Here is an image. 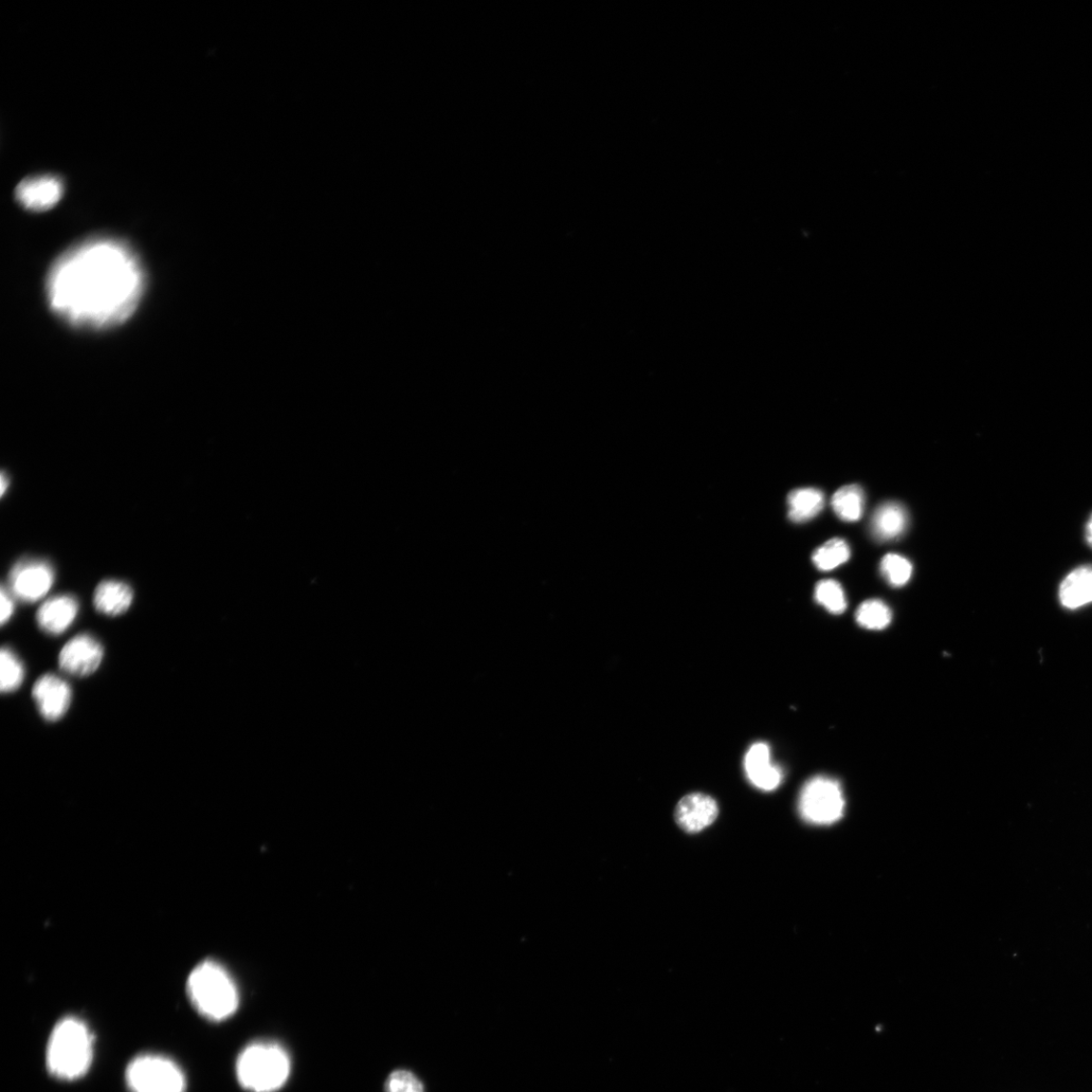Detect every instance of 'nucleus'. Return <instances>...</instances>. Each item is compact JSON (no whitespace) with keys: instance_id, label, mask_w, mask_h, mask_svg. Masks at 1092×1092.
Here are the masks:
<instances>
[{"instance_id":"f257e3e1","label":"nucleus","mask_w":1092,"mask_h":1092,"mask_svg":"<svg viewBox=\"0 0 1092 1092\" xmlns=\"http://www.w3.org/2000/svg\"><path fill=\"white\" fill-rule=\"evenodd\" d=\"M51 308L68 324L106 330L136 311L145 289V273L129 245L99 237L65 251L47 280Z\"/></svg>"},{"instance_id":"f03ea898","label":"nucleus","mask_w":1092,"mask_h":1092,"mask_svg":"<svg viewBox=\"0 0 1092 1092\" xmlns=\"http://www.w3.org/2000/svg\"><path fill=\"white\" fill-rule=\"evenodd\" d=\"M94 1059V1035L80 1018L68 1016L53 1029L46 1051L51 1076L64 1081L85 1076Z\"/></svg>"},{"instance_id":"7ed1b4c3","label":"nucleus","mask_w":1092,"mask_h":1092,"mask_svg":"<svg viewBox=\"0 0 1092 1092\" xmlns=\"http://www.w3.org/2000/svg\"><path fill=\"white\" fill-rule=\"evenodd\" d=\"M187 990L196 1012L212 1022L225 1021L239 1007L234 979L221 964L213 960L197 965L188 979Z\"/></svg>"},{"instance_id":"20e7f679","label":"nucleus","mask_w":1092,"mask_h":1092,"mask_svg":"<svg viewBox=\"0 0 1092 1092\" xmlns=\"http://www.w3.org/2000/svg\"><path fill=\"white\" fill-rule=\"evenodd\" d=\"M289 1073L286 1050L271 1041L250 1043L236 1063L237 1080L251 1092H276L285 1084Z\"/></svg>"},{"instance_id":"39448f33","label":"nucleus","mask_w":1092,"mask_h":1092,"mask_svg":"<svg viewBox=\"0 0 1092 1092\" xmlns=\"http://www.w3.org/2000/svg\"><path fill=\"white\" fill-rule=\"evenodd\" d=\"M125 1082L132 1092H186L187 1081L180 1067L160 1055L145 1054L125 1070Z\"/></svg>"},{"instance_id":"423d86ee","label":"nucleus","mask_w":1092,"mask_h":1092,"mask_svg":"<svg viewBox=\"0 0 1092 1092\" xmlns=\"http://www.w3.org/2000/svg\"><path fill=\"white\" fill-rule=\"evenodd\" d=\"M846 801L840 783L829 777L810 779L799 799L801 816L809 824L829 826L840 821Z\"/></svg>"},{"instance_id":"0eeeda50","label":"nucleus","mask_w":1092,"mask_h":1092,"mask_svg":"<svg viewBox=\"0 0 1092 1092\" xmlns=\"http://www.w3.org/2000/svg\"><path fill=\"white\" fill-rule=\"evenodd\" d=\"M54 571L43 560L28 559L15 564L11 572L10 585L12 594L25 603L42 599L54 584Z\"/></svg>"},{"instance_id":"6e6552de","label":"nucleus","mask_w":1092,"mask_h":1092,"mask_svg":"<svg viewBox=\"0 0 1092 1092\" xmlns=\"http://www.w3.org/2000/svg\"><path fill=\"white\" fill-rule=\"evenodd\" d=\"M103 648L94 636L80 634L73 637L59 653L61 670L71 676L87 677L102 665Z\"/></svg>"},{"instance_id":"1a4fd4ad","label":"nucleus","mask_w":1092,"mask_h":1092,"mask_svg":"<svg viewBox=\"0 0 1092 1092\" xmlns=\"http://www.w3.org/2000/svg\"><path fill=\"white\" fill-rule=\"evenodd\" d=\"M63 194V181L52 175L26 178L15 191L17 202L25 209L34 212L53 209L60 202Z\"/></svg>"},{"instance_id":"9d476101","label":"nucleus","mask_w":1092,"mask_h":1092,"mask_svg":"<svg viewBox=\"0 0 1092 1092\" xmlns=\"http://www.w3.org/2000/svg\"><path fill=\"white\" fill-rule=\"evenodd\" d=\"M33 698L44 719L57 721L68 712L72 691L63 679L48 673L34 683Z\"/></svg>"},{"instance_id":"9b49d317","label":"nucleus","mask_w":1092,"mask_h":1092,"mask_svg":"<svg viewBox=\"0 0 1092 1092\" xmlns=\"http://www.w3.org/2000/svg\"><path fill=\"white\" fill-rule=\"evenodd\" d=\"M717 815V801L703 793L685 796L675 810L676 823L683 830L690 833L699 832L712 826Z\"/></svg>"},{"instance_id":"f8f14e48","label":"nucleus","mask_w":1092,"mask_h":1092,"mask_svg":"<svg viewBox=\"0 0 1092 1092\" xmlns=\"http://www.w3.org/2000/svg\"><path fill=\"white\" fill-rule=\"evenodd\" d=\"M80 610L78 600L69 595L53 597L36 612V624L46 633L59 635L75 623Z\"/></svg>"},{"instance_id":"ddd939ff","label":"nucleus","mask_w":1092,"mask_h":1092,"mask_svg":"<svg viewBox=\"0 0 1092 1092\" xmlns=\"http://www.w3.org/2000/svg\"><path fill=\"white\" fill-rule=\"evenodd\" d=\"M746 776L759 789L775 790L782 781V773L771 762L770 748L766 743L758 742L751 746L744 758Z\"/></svg>"},{"instance_id":"4468645a","label":"nucleus","mask_w":1092,"mask_h":1092,"mask_svg":"<svg viewBox=\"0 0 1092 1092\" xmlns=\"http://www.w3.org/2000/svg\"><path fill=\"white\" fill-rule=\"evenodd\" d=\"M908 514L905 507L899 502L881 504L871 518V533L879 541H891L900 537L906 531Z\"/></svg>"},{"instance_id":"2eb2a0df","label":"nucleus","mask_w":1092,"mask_h":1092,"mask_svg":"<svg viewBox=\"0 0 1092 1092\" xmlns=\"http://www.w3.org/2000/svg\"><path fill=\"white\" fill-rule=\"evenodd\" d=\"M134 594L130 586L120 580H103L96 589L94 604L96 609L108 616H118L130 608Z\"/></svg>"},{"instance_id":"dca6fc26","label":"nucleus","mask_w":1092,"mask_h":1092,"mask_svg":"<svg viewBox=\"0 0 1092 1092\" xmlns=\"http://www.w3.org/2000/svg\"><path fill=\"white\" fill-rule=\"evenodd\" d=\"M1063 606L1077 609L1092 603V566L1071 572L1061 582L1059 591Z\"/></svg>"},{"instance_id":"f3484780","label":"nucleus","mask_w":1092,"mask_h":1092,"mask_svg":"<svg viewBox=\"0 0 1092 1092\" xmlns=\"http://www.w3.org/2000/svg\"><path fill=\"white\" fill-rule=\"evenodd\" d=\"M787 503L789 519L795 523H805L823 512L826 499L821 489L803 488L792 490Z\"/></svg>"},{"instance_id":"a211bd4d","label":"nucleus","mask_w":1092,"mask_h":1092,"mask_svg":"<svg viewBox=\"0 0 1092 1092\" xmlns=\"http://www.w3.org/2000/svg\"><path fill=\"white\" fill-rule=\"evenodd\" d=\"M837 517L846 522L859 521L865 509V493L859 485H847L837 489L831 499Z\"/></svg>"},{"instance_id":"6ab92c4d","label":"nucleus","mask_w":1092,"mask_h":1092,"mask_svg":"<svg viewBox=\"0 0 1092 1092\" xmlns=\"http://www.w3.org/2000/svg\"><path fill=\"white\" fill-rule=\"evenodd\" d=\"M850 546L842 538H832L818 548L812 555L814 566L823 572H830L842 566L850 559Z\"/></svg>"},{"instance_id":"aec40b11","label":"nucleus","mask_w":1092,"mask_h":1092,"mask_svg":"<svg viewBox=\"0 0 1092 1092\" xmlns=\"http://www.w3.org/2000/svg\"><path fill=\"white\" fill-rule=\"evenodd\" d=\"M855 619L866 629L882 630L891 624L892 612L883 601L871 599L859 606Z\"/></svg>"},{"instance_id":"412c9836","label":"nucleus","mask_w":1092,"mask_h":1092,"mask_svg":"<svg viewBox=\"0 0 1092 1092\" xmlns=\"http://www.w3.org/2000/svg\"><path fill=\"white\" fill-rule=\"evenodd\" d=\"M0 670H2L0 672V689H2L3 694H11L21 687L25 678V669L21 660L11 648H4L2 649Z\"/></svg>"},{"instance_id":"4be33fe9","label":"nucleus","mask_w":1092,"mask_h":1092,"mask_svg":"<svg viewBox=\"0 0 1092 1092\" xmlns=\"http://www.w3.org/2000/svg\"><path fill=\"white\" fill-rule=\"evenodd\" d=\"M814 598L819 605L824 606L831 614H842L846 611L848 603L846 594L839 581L823 580L818 581L814 591Z\"/></svg>"},{"instance_id":"5701e85b","label":"nucleus","mask_w":1092,"mask_h":1092,"mask_svg":"<svg viewBox=\"0 0 1092 1092\" xmlns=\"http://www.w3.org/2000/svg\"><path fill=\"white\" fill-rule=\"evenodd\" d=\"M880 570L889 585L900 588L912 578L913 564L900 555L888 554L881 560Z\"/></svg>"},{"instance_id":"b1692460","label":"nucleus","mask_w":1092,"mask_h":1092,"mask_svg":"<svg viewBox=\"0 0 1092 1092\" xmlns=\"http://www.w3.org/2000/svg\"><path fill=\"white\" fill-rule=\"evenodd\" d=\"M386 1092H425L421 1081L408 1070H396L385 1083Z\"/></svg>"},{"instance_id":"393cba45","label":"nucleus","mask_w":1092,"mask_h":1092,"mask_svg":"<svg viewBox=\"0 0 1092 1092\" xmlns=\"http://www.w3.org/2000/svg\"><path fill=\"white\" fill-rule=\"evenodd\" d=\"M0 599H2V615H0V617H2V625L4 626L12 616L14 605L10 593L5 587L2 588V596H0Z\"/></svg>"},{"instance_id":"a878e982","label":"nucleus","mask_w":1092,"mask_h":1092,"mask_svg":"<svg viewBox=\"0 0 1092 1092\" xmlns=\"http://www.w3.org/2000/svg\"><path fill=\"white\" fill-rule=\"evenodd\" d=\"M9 483L10 482H9L8 477L6 476V473L3 472L2 478H0V489H2V496H4L6 494V490L9 487Z\"/></svg>"},{"instance_id":"bb28decb","label":"nucleus","mask_w":1092,"mask_h":1092,"mask_svg":"<svg viewBox=\"0 0 1092 1092\" xmlns=\"http://www.w3.org/2000/svg\"><path fill=\"white\" fill-rule=\"evenodd\" d=\"M1085 536H1086V540H1087L1088 544L1092 548V516L1090 517V519L1086 525Z\"/></svg>"}]
</instances>
